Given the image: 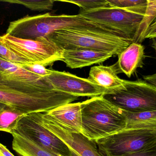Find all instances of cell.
Wrapping results in <instances>:
<instances>
[{
	"label": "cell",
	"mask_w": 156,
	"mask_h": 156,
	"mask_svg": "<svg viewBox=\"0 0 156 156\" xmlns=\"http://www.w3.org/2000/svg\"><path fill=\"white\" fill-rule=\"evenodd\" d=\"M102 97L121 110L131 113L156 110V86L143 80H126L125 87Z\"/></svg>",
	"instance_id": "cell-7"
},
{
	"label": "cell",
	"mask_w": 156,
	"mask_h": 156,
	"mask_svg": "<svg viewBox=\"0 0 156 156\" xmlns=\"http://www.w3.org/2000/svg\"><path fill=\"white\" fill-rule=\"evenodd\" d=\"M144 49L141 44L131 43L118 56V61L115 64L118 74L124 73L130 78L137 68L142 67Z\"/></svg>",
	"instance_id": "cell-15"
},
{
	"label": "cell",
	"mask_w": 156,
	"mask_h": 156,
	"mask_svg": "<svg viewBox=\"0 0 156 156\" xmlns=\"http://www.w3.org/2000/svg\"><path fill=\"white\" fill-rule=\"evenodd\" d=\"M0 35V37H1ZM0 58L20 66H27L25 62L14 54L0 41Z\"/></svg>",
	"instance_id": "cell-22"
},
{
	"label": "cell",
	"mask_w": 156,
	"mask_h": 156,
	"mask_svg": "<svg viewBox=\"0 0 156 156\" xmlns=\"http://www.w3.org/2000/svg\"><path fill=\"white\" fill-rule=\"evenodd\" d=\"M152 46L154 49L156 53V39H153V44H152Z\"/></svg>",
	"instance_id": "cell-29"
},
{
	"label": "cell",
	"mask_w": 156,
	"mask_h": 156,
	"mask_svg": "<svg viewBox=\"0 0 156 156\" xmlns=\"http://www.w3.org/2000/svg\"><path fill=\"white\" fill-rule=\"evenodd\" d=\"M28 71L39 76L42 78H46L52 74L54 70H50L46 68L45 66L40 64H33V65L23 66Z\"/></svg>",
	"instance_id": "cell-24"
},
{
	"label": "cell",
	"mask_w": 156,
	"mask_h": 156,
	"mask_svg": "<svg viewBox=\"0 0 156 156\" xmlns=\"http://www.w3.org/2000/svg\"><path fill=\"white\" fill-rule=\"evenodd\" d=\"M144 79L146 81L156 86V73L152 75L144 76Z\"/></svg>",
	"instance_id": "cell-28"
},
{
	"label": "cell",
	"mask_w": 156,
	"mask_h": 156,
	"mask_svg": "<svg viewBox=\"0 0 156 156\" xmlns=\"http://www.w3.org/2000/svg\"><path fill=\"white\" fill-rule=\"evenodd\" d=\"M147 2L130 8L107 7L82 11L79 14L99 24L116 31L121 36L133 42L144 18Z\"/></svg>",
	"instance_id": "cell-5"
},
{
	"label": "cell",
	"mask_w": 156,
	"mask_h": 156,
	"mask_svg": "<svg viewBox=\"0 0 156 156\" xmlns=\"http://www.w3.org/2000/svg\"><path fill=\"white\" fill-rule=\"evenodd\" d=\"M81 133L96 141L126 129V118L123 111L101 96L81 102Z\"/></svg>",
	"instance_id": "cell-3"
},
{
	"label": "cell",
	"mask_w": 156,
	"mask_h": 156,
	"mask_svg": "<svg viewBox=\"0 0 156 156\" xmlns=\"http://www.w3.org/2000/svg\"><path fill=\"white\" fill-rule=\"evenodd\" d=\"M146 38H156V20L148 28L146 35L145 39Z\"/></svg>",
	"instance_id": "cell-26"
},
{
	"label": "cell",
	"mask_w": 156,
	"mask_h": 156,
	"mask_svg": "<svg viewBox=\"0 0 156 156\" xmlns=\"http://www.w3.org/2000/svg\"><path fill=\"white\" fill-rule=\"evenodd\" d=\"M70 28L99 30L121 36L113 29L91 21L79 14L54 15L49 13L27 16L12 21L5 34L17 38L35 40L38 38L47 37L57 30Z\"/></svg>",
	"instance_id": "cell-1"
},
{
	"label": "cell",
	"mask_w": 156,
	"mask_h": 156,
	"mask_svg": "<svg viewBox=\"0 0 156 156\" xmlns=\"http://www.w3.org/2000/svg\"><path fill=\"white\" fill-rule=\"evenodd\" d=\"M122 111L126 118L125 129L156 130V110L140 113Z\"/></svg>",
	"instance_id": "cell-17"
},
{
	"label": "cell",
	"mask_w": 156,
	"mask_h": 156,
	"mask_svg": "<svg viewBox=\"0 0 156 156\" xmlns=\"http://www.w3.org/2000/svg\"><path fill=\"white\" fill-rule=\"evenodd\" d=\"M122 156H156V143L139 152Z\"/></svg>",
	"instance_id": "cell-25"
},
{
	"label": "cell",
	"mask_w": 156,
	"mask_h": 156,
	"mask_svg": "<svg viewBox=\"0 0 156 156\" xmlns=\"http://www.w3.org/2000/svg\"><path fill=\"white\" fill-rule=\"evenodd\" d=\"M0 41L27 66L40 64L46 67L63 60V49L46 37L32 40L5 34L1 36Z\"/></svg>",
	"instance_id": "cell-6"
},
{
	"label": "cell",
	"mask_w": 156,
	"mask_h": 156,
	"mask_svg": "<svg viewBox=\"0 0 156 156\" xmlns=\"http://www.w3.org/2000/svg\"><path fill=\"white\" fill-rule=\"evenodd\" d=\"M111 7L130 8L142 5L147 2V0H107Z\"/></svg>",
	"instance_id": "cell-23"
},
{
	"label": "cell",
	"mask_w": 156,
	"mask_h": 156,
	"mask_svg": "<svg viewBox=\"0 0 156 156\" xmlns=\"http://www.w3.org/2000/svg\"><path fill=\"white\" fill-rule=\"evenodd\" d=\"M46 79L58 91L77 97L91 98L101 96L106 91L95 85L88 78H83L66 71H54Z\"/></svg>",
	"instance_id": "cell-11"
},
{
	"label": "cell",
	"mask_w": 156,
	"mask_h": 156,
	"mask_svg": "<svg viewBox=\"0 0 156 156\" xmlns=\"http://www.w3.org/2000/svg\"><path fill=\"white\" fill-rule=\"evenodd\" d=\"M79 98L53 89L25 91L0 83V113L7 109L24 115L46 113Z\"/></svg>",
	"instance_id": "cell-2"
},
{
	"label": "cell",
	"mask_w": 156,
	"mask_h": 156,
	"mask_svg": "<svg viewBox=\"0 0 156 156\" xmlns=\"http://www.w3.org/2000/svg\"><path fill=\"white\" fill-rule=\"evenodd\" d=\"M0 2L22 5L30 10L34 11L51 10L54 6L55 1L53 0H2Z\"/></svg>",
	"instance_id": "cell-20"
},
{
	"label": "cell",
	"mask_w": 156,
	"mask_h": 156,
	"mask_svg": "<svg viewBox=\"0 0 156 156\" xmlns=\"http://www.w3.org/2000/svg\"><path fill=\"white\" fill-rule=\"evenodd\" d=\"M115 65H103L92 67L88 79L95 85L106 91V92L123 89L126 80L120 78Z\"/></svg>",
	"instance_id": "cell-13"
},
{
	"label": "cell",
	"mask_w": 156,
	"mask_h": 156,
	"mask_svg": "<svg viewBox=\"0 0 156 156\" xmlns=\"http://www.w3.org/2000/svg\"><path fill=\"white\" fill-rule=\"evenodd\" d=\"M113 56L112 53L91 49H66L63 50L62 61L70 68H81L102 63Z\"/></svg>",
	"instance_id": "cell-12"
},
{
	"label": "cell",
	"mask_w": 156,
	"mask_h": 156,
	"mask_svg": "<svg viewBox=\"0 0 156 156\" xmlns=\"http://www.w3.org/2000/svg\"><path fill=\"white\" fill-rule=\"evenodd\" d=\"M42 124L63 141L73 156H102L95 141L90 140L82 133L76 132L53 120L46 113H38Z\"/></svg>",
	"instance_id": "cell-10"
},
{
	"label": "cell",
	"mask_w": 156,
	"mask_h": 156,
	"mask_svg": "<svg viewBox=\"0 0 156 156\" xmlns=\"http://www.w3.org/2000/svg\"><path fill=\"white\" fill-rule=\"evenodd\" d=\"M0 156H15L6 146L0 143Z\"/></svg>",
	"instance_id": "cell-27"
},
{
	"label": "cell",
	"mask_w": 156,
	"mask_h": 156,
	"mask_svg": "<svg viewBox=\"0 0 156 156\" xmlns=\"http://www.w3.org/2000/svg\"><path fill=\"white\" fill-rule=\"evenodd\" d=\"M63 50L88 49L119 56L131 43L114 34L92 29L72 28L57 30L46 37Z\"/></svg>",
	"instance_id": "cell-4"
},
{
	"label": "cell",
	"mask_w": 156,
	"mask_h": 156,
	"mask_svg": "<svg viewBox=\"0 0 156 156\" xmlns=\"http://www.w3.org/2000/svg\"><path fill=\"white\" fill-rule=\"evenodd\" d=\"M95 142L102 156H122L156 143V130L125 129Z\"/></svg>",
	"instance_id": "cell-8"
},
{
	"label": "cell",
	"mask_w": 156,
	"mask_h": 156,
	"mask_svg": "<svg viewBox=\"0 0 156 156\" xmlns=\"http://www.w3.org/2000/svg\"><path fill=\"white\" fill-rule=\"evenodd\" d=\"M24 114L10 110H5L0 113V132L11 134L14 130L17 121Z\"/></svg>",
	"instance_id": "cell-19"
},
{
	"label": "cell",
	"mask_w": 156,
	"mask_h": 156,
	"mask_svg": "<svg viewBox=\"0 0 156 156\" xmlns=\"http://www.w3.org/2000/svg\"><path fill=\"white\" fill-rule=\"evenodd\" d=\"M156 20V0H147L144 18L139 26L133 42L141 44L145 39L149 27Z\"/></svg>",
	"instance_id": "cell-18"
},
{
	"label": "cell",
	"mask_w": 156,
	"mask_h": 156,
	"mask_svg": "<svg viewBox=\"0 0 156 156\" xmlns=\"http://www.w3.org/2000/svg\"><path fill=\"white\" fill-rule=\"evenodd\" d=\"M46 113L71 131L81 133V102L64 104Z\"/></svg>",
	"instance_id": "cell-14"
},
{
	"label": "cell",
	"mask_w": 156,
	"mask_h": 156,
	"mask_svg": "<svg viewBox=\"0 0 156 156\" xmlns=\"http://www.w3.org/2000/svg\"><path fill=\"white\" fill-rule=\"evenodd\" d=\"M43 148L61 156H73L68 147L40 122L38 113L21 117L14 130Z\"/></svg>",
	"instance_id": "cell-9"
},
{
	"label": "cell",
	"mask_w": 156,
	"mask_h": 156,
	"mask_svg": "<svg viewBox=\"0 0 156 156\" xmlns=\"http://www.w3.org/2000/svg\"><path fill=\"white\" fill-rule=\"evenodd\" d=\"M12 136V148L19 156H61L41 147L34 142L15 131Z\"/></svg>",
	"instance_id": "cell-16"
},
{
	"label": "cell",
	"mask_w": 156,
	"mask_h": 156,
	"mask_svg": "<svg viewBox=\"0 0 156 156\" xmlns=\"http://www.w3.org/2000/svg\"><path fill=\"white\" fill-rule=\"evenodd\" d=\"M55 2H65L78 5L82 11H90L98 8L110 7L107 0H55Z\"/></svg>",
	"instance_id": "cell-21"
}]
</instances>
